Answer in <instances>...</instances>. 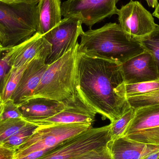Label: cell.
<instances>
[{
	"label": "cell",
	"instance_id": "1",
	"mask_svg": "<svg viewBox=\"0 0 159 159\" xmlns=\"http://www.w3.org/2000/svg\"><path fill=\"white\" fill-rule=\"evenodd\" d=\"M76 91L87 106L114 122L131 107L120 63L77 52Z\"/></svg>",
	"mask_w": 159,
	"mask_h": 159
},
{
	"label": "cell",
	"instance_id": "2",
	"mask_svg": "<svg viewBox=\"0 0 159 159\" xmlns=\"http://www.w3.org/2000/svg\"><path fill=\"white\" fill-rule=\"evenodd\" d=\"M80 37L78 53L121 64L145 51L139 39L125 33L116 23L90 29Z\"/></svg>",
	"mask_w": 159,
	"mask_h": 159
},
{
	"label": "cell",
	"instance_id": "3",
	"mask_svg": "<svg viewBox=\"0 0 159 159\" xmlns=\"http://www.w3.org/2000/svg\"><path fill=\"white\" fill-rule=\"evenodd\" d=\"M38 0H0V43L7 50L34 35Z\"/></svg>",
	"mask_w": 159,
	"mask_h": 159
},
{
	"label": "cell",
	"instance_id": "4",
	"mask_svg": "<svg viewBox=\"0 0 159 159\" xmlns=\"http://www.w3.org/2000/svg\"><path fill=\"white\" fill-rule=\"evenodd\" d=\"M78 44L74 49L48 65L39 85L30 99L45 97L64 103L77 94L76 60Z\"/></svg>",
	"mask_w": 159,
	"mask_h": 159
},
{
	"label": "cell",
	"instance_id": "5",
	"mask_svg": "<svg viewBox=\"0 0 159 159\" xmlns=\"http://www.w3.org/2000/svg\"><path fill=\"white\" fill-rule=\"evenodd\" d=\"M111 140L110 125L90 128L63 141L38 159H77Z\"/></svg>",
	"mask_w": 159,
	"mask_h": 159
},
{
	"label": "cell",
	"instance_id": "6",
	"mask_svg": "<svg viewBox=\"0 0 159 159\" xmlns=\"http://www.w3.org/2000/svg\"><path fill=\"white\" fill-rule=\"evenodd\" d=\"M92 128V124L73 123L38 127L32 134L19 147L15 159L32 152L51 149L63 141Z\"/></svg>",
	"mask_w": 159,
	"mask_h": 159
},
{
	"label": "cell",
	"instance_id": "7",
	"mask_svg": "<svg viewBox=\"0 0 159 159\" xmlns=\"http://www.w3.org/2000/svg\"><path fill=\"white\" fill-rule=\"evenodd\" d=\"M120 0H67L61 4L64 18H75L90 29L107 17L117 15Z\"/></svg>",
	"mask_w": 159,
	"mask_h": 159
},
{
	"label": "cell",
	"instance_id": "8",
	"mask_svg": "<svg viewBox=\"0 0 159 159\" xmlns=\"http://www.w3.org/2000/svg\"><path fill=\"white\" fill-rule=\"evenodd\" d=\"M82 23L75 18H64L60 22L43 35L51 44L52 49L47 59L46 63L50 65L71 49L79 43L78 38L83 32Z\"/></svg>",
	"mask_w": 159,
	"mask_h": 159
},
{
	"label": "cell",
	"instance_id": "9",
	"mask_svg": "<svg viewBox=\"0 0 159 159\" xmlns=\"http://www.w3.org/2000/svg\"><path fill=\"white\" fill-rule=\"evenodd\" d=\"M135 110L134 117L122 137L159 147V105Z\"/></svg>",
	"mask_w": 159,
	"mask_h": 159
},
{
	"label": "cell",
	"instance_id": "10",
	"mask_svg": "<svg viewBox=\"0 0 159 159\" xmlns=\"http://www.w3.org/2000/svg\"><path fill=\"white\" fill-rule=\"evenodd\" d=\"M119 25L126 33L140 39L150 34L156 28L152 14L137 1L131 0L118 9Z\"/></svg>",
	"mask_w": 159,
	"mask_h": 159
},
{
	"label": "cell",
	"instance_id": "11",
	"mask_svg": "<svg viewBox=\"0 0 159 159\" xmlns=\"http://www.w3.org/2000/svg\"><path fill=\"white\" fill-rule=\"evenodd\" d=\"M66 108L54 116L34 123L38 127L73 123L92 124L95 121L96 113L86 105L78 93L65 102Z\"/></svg>",
	"mask_w": 159,
	"mask_h": 159
},
{
	"label": "cell",
	"instance_id": "12",
	"mask_svg": "<svg viewBox=\"0 0 159 159\" xmlns=\"http://www.w3.org/2000/svg\"><path fill=\"white\" fill-rule=\"evenodd\" d=\"M52 45L43 35L36 32L28 40L7 50L6 55L11 67H20L35 58H47L50 55Z\"/></svg>",
	"mask_w": 159,
	"mask_h": 159
},
{
	"label": "cell",
	"instance_id": "13",
	"mask_svg": "<svg viewBox=\"0 0 159 159\" xmlns=\"http://www.w3.org/2000/svg\"><path fill=\"white\" fill-rule=\"evenodd\" d=\"M125 84L159 80L157 68L151 54L145 51L121 64Z\"/></svg>",
	"mask_w": 159,
	"mask_h": 159
},
{
	"label": "cell",
	"instance_id": "14",
	"mask_svg": "<svg viewBox=\"0 0 159 159\" xmlns=\"http://www.w3.org/2000/svg\"><path fill=\"white\" fill-rule=\"evenodd\" d=\"M46 60V58L38 57L29 63L11 98L17 104L32 96L48 66Z\"/></svg>",
	"mask_w": 159,
	"mask_h": 159
},
{
	"label": "cell",
	"instance_id": "15",
	"mask_svg": "<svg viewBox=\"0 0 159 159\" xmlns=\"http://www.w3.org/2000/svg\"><path fill=\"white\" fill-rule=\"evenodd\" d=\"M22 118L34 124L57 114L66 108L63 102L45 97H36L27 100L18 104Z\"/></svg>",
	"mask_w": 159,
	"mask_h": 159
},
{
	"label": "cell",
	"instance_id": "16",
	"mask_svg": "<svg viewBox=\"0 0 159 159\" xmlns=\"http://www.w3.org/2000/svg\"><path fill=\"white\" fill-rule=\"evenodd\" d=\"M107 146L114 159H141L159 150V147L142 143L124 137L110 140Z\"/></svg>",
	"mask_w": 159,
	"mask_h": 159
},
{
	"label": "cell",
	"instance_id": "17",
	"mask_svg": "<svg viewBox=\"0 0 159 159\" xmlns=\"http://www.w3.org/2000/svg\"><path fill=\"white\" fill-rule=\"evenodd\" d=\"M61 0H38L37 33L44 35L61 21Z\"/></svg>",
	"mask_w": 159,
	"mask_h": 159
},
{
	"label": "cell",
	"instance_id": "18",
	"mask_svg": "<svg viewBox=\"0 0 159 159\" xmlns=\"http://www.w3.org/2000/svg\"><path fill=\"white\" fill-rule=\"evenodd\" d=\"M30 62L20 67H11L7 75L3 90L0 96V101L2 103L11 99Z\"/></svg>",
	"mask_w": 159,
	"mask_h": 159
},
{
	"label": "cell",
	"instance_id": "19",
	"mask_svg": "<svg viewBox=\"0 0 159 159\" xmlns=\"http://www.w3.org/2000/svg\"><path fill=\"white\" fill-rule=\"evenodd\" d=\"M38 126L28 122L20 130L9 137L2 146L8 149L16 151L38 128Z\"/></svg>",
	"mask_w": 159,
	"mask_h": 159
},
{
	"label": "cell",
	"instance_id": "20",
	"mask_svg": "<svg viewBox=\"0 0 159 159\" xmlns=\"http://www.w3.org/2000/svg\"><path fill=\"white\" fill-rule=\"evenodd\" d=\"M145 51L153 57L159 76V25L157 24L155 30L148 35L139 39Z\"/></svg>",
	"mask_w": 159,
	"mask_h": 159
},
{
	"label": "cell",
	"instance_id": "21",
	"mask_svg": "<svg viewBox=\"0 0 159 159\" xmlns=\"http://www.w3.org/2000/svg\"><path fill=\"white\" fill-rule=\"evenodd\" d=\"M27 121L23 118L8 119L0 120V145L24 127Z\"/></svg>",
	"mask_w": 159,
	"mask_h": 159
},
{
	"label": "cell",
	"instance_id": "22",
	"mask_svg": "<svg viewBox=\"0 0 159 159\" xmlns=\"http://www.w3.org/2000/svg\"><path fill=\"white\" fill-rule=\"evenodd\" d=\"M159 89V80L135 84H125V93L127 98L146 94Z\"/></svg>",
	"mask_w": 159,
	"mask_h": 159
},
{
	"label": "cell",
	"instance_id": "23",
	"mask_svg": "<svg viewBox=\"0 0 159 159\" xmlns=\"http://www.w3.org/2000/svg\"><path fill=\"white\" fill-rule=\"evenodd\" d=\"M135 109L131 108L122 116L114 122L110 123L111 140H114L122 137L128 125L133 119Z\"/></svg>",
	"mask_w": 159,
	"mask_h": 159
},
{
	"label": "cell",
	"instance_id": "24",
	"mask_svg": "<svg viewBox=\"0 0 159 159\" xmlns=\"http://www.w3.org/2000/svg\"><path fill=\"white\" fill-rule=\"evenodd\" d=\"M127 100L130 107L134 109L159 105V89L146 94L128 97Z\"/></svg>",
	"mask_w": 159,
	"mask_h": 159
},
{
	"label": "cell",
	"instance_id": "25",
	"mask_svg": "<svg viewBox=\"0 0 159 159\" xmlns=\"http://www.w3.org/2000/svg\"><path fill=\"white\" fill-rule=\"evenodd\" d=\"M22 118L18 105L11 99L2 103V110L0 114V120L8 119Z\"/></svg>",
	"mask_w": 159,
	"mask_h": 159
},
{
	"label": "cell",
	"instance_id": "26",
	"mask_svg": "<svg viewBox=\"0 0 159 159\" xmlns=\"http://www.w3.org/2000/svg\"><path fill=\"white\" fill-rule=\"evenodd\" d=\"M77 159H114L107 144L89 151Z\"/></svg>",
	"mask_w": 159,
	"mask_h": 159
},
{
	"label": "cell",
	"instance_id": "27",
	"mask_svg": "<svg viewBox=\"0 0 159 159\" xmlns=\"http://www.w3.org/2000/svg\"><path fill=\"white\" fill-rule=\"evenodd\" d=\"M0 53V96L4 87L6 77L11 68L9 59L5 54L2 55Z\"/></svg>",
	"mask_w": 159,
	"mask_h": 159
},
{
	"label": "cell",
	"instance_id": "28",
	"mask_svg": "<svg viewBox=\"0 0 159 159\" xmlns=\"http://www.w3.org/2000/svg\"><path fill=\"white\" fill-rule=\"evenodd\" d=\"M15 150L0 146V159H15Z\"/></svg>",
	"mask_w": 159,
	"mask_h": 159
},
{
	"label": "cell",
	"instance_id": "29",
	"mask_svg": "<svg viewBox=\"0 0 159 159\" xmlns=\"http://www.w3.org/2000/svg\"><path fill=\"white\" fill-rule=\"evenodd\" d=\"M51 149H45V150H40V151H36V152H32V153H30L24 157L15 159H38L43 157L46 153H47Z\"/></svg>",
	"mask_w": 159,
	"mask_h": 159
},
{
	"label": "cell",
	"instance_id": "30",
	"mask_svg": "<svg viewBox=\"0 0 159 159\" xmlns=\"http://www.w3.org/2000/svg\"><path fill=\"white\" fill-rule=\"evenodd\" d=\"M159 150L150 153L141 159H159Z\"/></svg>",
	"mask_w": 159,
	"mask_h": 159
},
{
	"label": "cell",
	"instance_id": "31",
	"mask_svg": "<svg viewBox=\"0 0 159 159\" xmlns=\"http://www.w3.org/2000/svg\"><path fill=\"white\" fill-rule=\"evenodd\" d=\"M149 7L156 8L158 4V0H146Z\"/></svg>",
	"mask_w": 159,
	"mask_h": 159
},
{
	"label": "cell",
	"instance_id": "32",
	"mask_svg": "<svg viewBox=\"0 0 159 159\" xmlns=\"http://www.w3.org/2000/svg\"><path fill=\"white\" fill-rule=\"evenodd\" d=\"M152 15L159 19V2H158L157 6L155 8V11H154V13H153Z\"/></svg>",
	"mask_w": 159,
	"mask_h": 159
},
{
	"label": "cell",
	"instance_id": "33",
	"mask_svg": "<svg viewBox=\"0 0 159 159\" xmlns=\"http://www.w3.org/2000/svg\"><path fill=\"white\" fill-rule=\"evenodd\" d=\"M7 51L6 48H5L3 47L2 46V45L1 44V43H0V53L1 52H3V51Z\"/></svg>",
	"mask_w": 159,
	"mask_h": 159
},
{
	"label": "cell",
	"instance_id": "34",
	"mask_svg": "<svg viewBox=\"0 0 159 159\" xmlns=\"http://www.w3.org/2000/svg\"><path fill=\"white\" fill-rule=\"evenodd\" d=\"M2 103L0 101V114H1V111H2Z\"/></svg>",
	"mask_w": 159,
	"mask_h": 159
},
{
	"label": "cell",
	"instance_id": "35",
	"mask_svg": "<svg viewBox=\"0 0 159 159\" xmlns=\"http://www.w3.org/2000/svg\"><path fill=\"white\" fill-rule=\"evenodd\" d=\"M0 146H1V145H0Z\"/></svg>",
	"mask_w": 159,
	"mask_h": 159
},
{
	"label": "cell",
	"instance_id": "36",
	"mask_svg": "<svg viewBox=\"0 0 159 159\" xmlns=\"http://www.w3.org/2000/svg\"></svg>",
	"mask_w": 159,
	"mask_h": 159
}]
</instances>
